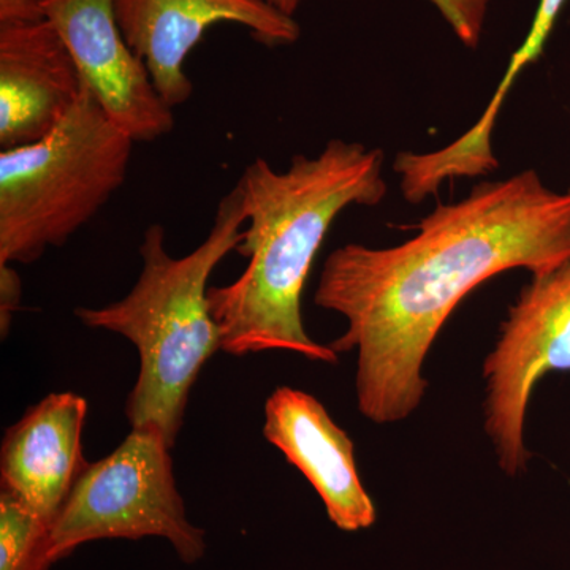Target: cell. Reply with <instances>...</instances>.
Returning a JSON list of instances; mask_svg holds the SVG:
<instances>
[{
	"label": "cell",
	"instance_id": "obj_6",
	"mask_svg": "<svg viewBox=\"0 0 570 570\" xmlns=\"http://www.w3.org/2000/svg\"><path fill=\"white\" fill-rule=\"evenodd\" d=\"M554 371H570V261L521 288L483 362V430L508 478L527 472L524 422L532 390Z\"/></svg>",
	"mask_w": 570,
	"mask_h": 570
},
{
	"label": "cell",
	"instance_id": "obj_16",
	"mask_svg": "<svg viewBox=\"0 0 570 570\" xmlns=\"http://www.w3.org/2000/svg\"><path fill=\"white\" fill-rule=\"evenodd\" d=\"M43 0H0V26L43 21Z\"/></svg>",
	"mask_w": 570,
	"mask_h": 570
},
{
	"label": "cell",
	"instance_id": "obj_11",
	"mask_svg": "<svg viewBox=\"0 0 570 570\" xmlns=\"http://www.w3.org/2000/svg\"><path fill=\"white\" fill-rule=\"evenodd\" d=\"M82 89L77 62L50 21L0 26V148L50 134Z\"/></svg>",
	"mask_w": 570,
	"mask_h": 570
},
{
	"label": "cell",
	"instance_id": "obj_5",
	"mask_svg": "<svg viewBox=\"0 0 570 570\" xmlns=\"http://www.w3.org/2000/svg\"><path fill=\"white\" fill-rule=\"evenodd\" d=\"M170 445L159 431H130L110 455L89 464L48 535V561L94 540L163 538L186 564L205 557V531L190 523L176 487Z\"/></svg>",
	"mask_w": 570,
	"mask_h": 570
},
{
	"label": "cell",
	"instance_id": "obj_10",
	"mask_svg": "<svg viewBox=\"0 0 570 570\" xmlns=\"http://www.w3.org/2000/svg\"><path fill=\"white\" fill-rule=\"evenodd\" d=\"M86 415L85 397L71 392L51 393L29 409L3 438L2 491L50 527L91 464L82 455Z\"/></svg>",
	"mask_w": 570,
	"mask_h": 570
},
{
	"label": "cell",
	"instance_id": "obj_9",
	"mask_svg": "<svg viewBox=\"0 0 570 570\" xmlns=\"http://www.w3.org/2000/svg\"><path fill=\"white\" fill-rule=\"evenodd\" d=\"M264 436L305 475L336 528L355 532L376 523V505L356 471L354 442L317 397L276 389L266 400Z\"/></svg>",
	"mask_w": 570,
	"mask_h": 570
},
{
	"label": "cell",
	"instance_id": "obj_1",
	"mask_svg": "<svg viewBox=\"0 0 570 570\" xmlns=\"http://www.w3.org/2000/svg\"><path fill=\"white\" fill-rule=\"evenodd\" d=\"M569 261L570 193H554L534 170L438 205L403 245L333 250L314 303L346 318V332L328 346L337 355L356 352L360 414L392 425L417 411L426 356L480 284L517 268L546 275Z\"/></svg>",
	"mask_w": 570,
	"mask_h": 570
},
{
	"label": "cell",
	"instance_id": "obj_14",
	"mask_svg": "<svg viewBox=\"0 0 570 570\" xmlns=\"http://www.w3.org/2000/svg\"><path fill=\"white\" fill-rule=\"evenodd\" d=\"M436 7L464 47L475 50L482 37L491 0H428Z\"/></svg>",
	"mask_w": 570,
	"mask_h": 570
},
{
	"label": "cell",
	"instance_id": "obj_3",
	"mask_svg": "<svg viewBox=\"0 0 570 570\" xmlns=\"http://www.w3.org/2000/svg\"><path fill=\"white\" fill-rule=\"evenodd\" d=\"M245 224L236 184L217 205L205 242L186 257H171L165 249L163 225H149L140 246L141 273L132 291L110 305L75 311L88 328L118 333L137 347L140 374L127 400V419L135 430L159 431L171 449L190 390L205 363L220 351L219 328L209 307V276L238 249Z\"/></svg>",
	"mask_w": 570,
	"mask_h": 570
},
{
	"label": "cell",
	"instance_id": "obj_2",
	"mask_svg": "<svg viewBox=\"0 0 570 570\" xmlns=\"http://www.w3.org/2000/svg\"><path fill=\"white\" fill-rule=\"evenodd\" d=\"M384 153L333 138L317 157L295 156L277 171L258 157L238 181L246 224L238 253L245 273L209 287L220 351L243 356L287 351L313 362H337L330 346L311 340L302 296L314 258L348 206H376L387 194Z\"/></svg>",
	"mask_w": 570,
	"mask_h": 570
},
{
	"label": "cell",
	"instance_id": "obj_13",
	"mask_svg": "<svg viewBox=\"0 0 570 570\" xmlns=\"http://www.w3.org/2000/svg\"><path fill=\"white\" fill-rule=\"evenodd\" d=\"M566 2L568 0H540L527 39L520 45L519 50L513 52L508 70H505L504 77L499 82L497 92L491 97V105L494 108L502 107L510 88H512L521 71L531 66L532 62L538 61L540 56H542L543 48H546L547 41L550 39V33L553 31Z\"/></svg>",
	"mask_w": 570,
	"mask_h": 570
},
{
	"label": "cell",
	"instance_id": "obj_17",
	"mask_svg": "<svg viewBox=\"0 0 570 570\" xmlns=\"http://www.w3.org/2000/svg\"><path fill=\"white\" fill-rule=\"evenodd\" d=\"M265 3H268L269 7L281 11L283 14H287V17L294 18L296 10L302 6L303 0H264Z\"/></svg>",
	"mask_w": 570,
	"mask_h": 570
},
{
	"label": "cell",
	"instance_id": "obj_12",
	"mask_svg": "<svg viewBox=\"0 0 570 570\" xmlns=\"http://www.w3.org/2000/svg\"><path fill=\"white\" fill-rule=\"evenodd\" d=\"M50 528L17 499L0 491V570L50 569Z\"/></svg>",
	"mask_w": 570,
	"mask_h": 570
},
{
	"label": "cell",
	"instance_id": "obj_4",
	"mask_svg": "<svg viewBox=\"0 0 570 570\" xmlns=\"http://www.w3.org/2000/svg\"><path fill=\"white\" fill-rule=\"evenodd\" d=\"M134 142L85 86L50 134L2 149L0 264H33L66 245L121 189Z\"/></svg>",
	"mask_w": 570,
	"mask_h": 570
},
{
	"label": "cell",
	"instance_id": "obj_18",
	"mask_svg": "<svg viewBox=\"0 0 570 570\" xmlns=\"http://www.w3.org/2000/svg\"><path fill=\"white\" fill-rule=\"evenodd\" d=\"M569 193H570V189H569Z\"/></svg>",
	"mask_w": 570,
	"mask_h": 570
},
{
	"label": "cell",
	"instance_id": "obj_7",
	"mask_svg": "<svg viewBox=\"0 0 570 570\" xmlns=\"http://www.w3.org/2000/svg\"><path fill=\"white\" fill-rule=\"evenodd\" d=\"M115 11L124 39L170 108L193 96L184 66L213 26H243L266 47L292 45L302 36L295 18L264 0H115Z\"/></svg>",
	"mask_w": 570,
	"mask_h": 570
},
{
	"label": "cell",
	"instance_id": "obj_8",
	"mask_svg": "<svg viewBox=\"0 0 570 570\" xmlns=\"http://www.w3.org/2000/svg\"><path fill=\"white\" fill-rule=\"evenodd\" d=\"M43 17L62 37L97 102L135 142L175 129L174 108L154 88L116 20L115 0H43Z\"/></svg>",
	"mask_w": 570,
	"mask_h": 570
},
{
	"label": "cell",
	"instance_id": "obj_15",
	"mask_svg": "<svg viewBox=\"0 0 570 570\" xmlns=\"http://www.w3.org/2000/svg\"><path fill=\"white\" fill-rule=\"evenodd\" d=\"M21 303V277L11 264H0V330L9 333L11 318Z\"/></svg>",
	"mask_w": 570,
	"mask_h": 570
}]
</instances>
